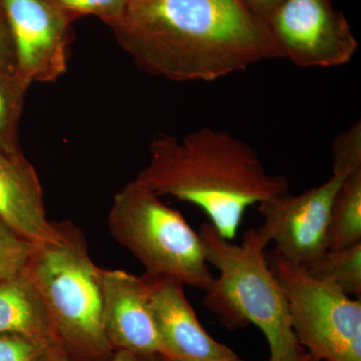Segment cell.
I'll return each instance as SVG.
<instances>
[{
    "instance_id": "1",
    "label": "cell",
    "mask_w": 361,
    "mask_h": 361,
    "mask_svg": "<svg viewBox=\"0 0 361 361\" xmlns=\"http://www.w3.org/2000/svg\"><path fill=\"white\" fill-rule=\"evenodd\" d=\"M109 26L141 70L173 82H214L284 59L247 0H129Z\"/></svg>"
},
{
    "instance_id": "2",
    "label": "cell",
    "mask_w": 361,
    "mask_h": 361,
    "mask_svg": "<svg viewBox=\"0 0 361 361\" xmlns=\"http://www.w3.org/2000/svg\"><path fill=\"white\" fill-rule=\"evenodd\" d=\"M159 197L200 208L223 238L236 237L249 207L288 192L283 176L266 171L250 145L211 128L182 139L157 135L149 160L135 179Z\"/></svg>"
},
{
    "instance_id": "3",
    "label": "cell",
    "mask_w": 361,
    "mask_h": 361,
    "mask_svg": "<svg viewBox=\"0 0 361 361\" xmlns=\"http://www.w3.org/2000/svg\"><path fill=\"white\" fill-rule=\"evenodd\" d=\"M207 261L219 271L205 291L204 305L230 329L256 325L269 344V361H286L301 350L292 329L286 298L267 263L269 243L250 229L241 244L223 238L211 223L199 231Z\"/></svg>"
},
{
    "instance_id": "4",
    "label": "cell",
    "mask_w": 361,
    "mask_h": 361,
    "mask_svg": "<svg viewBox=\"0 0 361 361\" xmlns=\"http://www.w3.org/2000/svg\"><path fill=\"white\" fill-rule=\"evenodd\" d=\"M58 226L56 239L33 245L25 273L44 299L61 349L87 357L106 355L113 348L104 329L102 268L78 227Z\"/></svg>"
},
{
    "instance_id": "5",
    "label": "cell",
    "mask_w": 361,
    "mask_h": 361,
    "mask_svg": "<svg viewBox=\"0 0 361 361\" xmlns=\"http://www.w3.org/2000/svg\"><path fill=\"white\" fill-rule=\"evenodd\" d=\"M111 236L151 276L206 291L214 277L200 234L179 211L133 180L115 195L108 217Z\"/></svg>"
},
{
    "instance_id": "6",
    "label": "cell",
    "mask_w": 361,
    "mask_h": 361,
    "mask_svg": "<svg viewBox=\"0 0 361 361\" xmlns=\"http://www.w3.org/2000/svg\"><path fill=\"white\" fill-rule=\"evenodd\" d=\"M266 259L283 290L298 343L316 360L361 361V299L316 279L274 251Z\"/></svg>"
},
{
    "instance_id": "7",
    "label": "cell",
    "mask_w": 361,
    "mask_h": 361,
    "mask_svg": "<svg viewBox=\"0 0 361 361\" xmlns=\"http://www.w3.org/2000/svg\"><path fill=\"white\" fill-rule=\"evenodd\" d=\"M266 20L284 59L301 68L343 66L358 49L348 21L330 0H283Z\"/></svg>"
},
{
    "instance_id": "8",
    "label": "cell",
    "mask_w": 361,
    "mask_h": 361,
    "mask_svg": "<svg viewBox=\"0 0 361 361\" xmlns=\"http://www.w3.org/2000/svg\"><path fill=\"white\" fill-rule=\"evenodd\" d=\"M344 178L332 175L301 195L287 192L259 204L263 225L258 228L275 253L291 264L310 270L329 251L332 202Z\"/></svg>"
},
{
    "instance_id": "9",
    "label": "cell",
    "mask_w": 361,
    "mask_h": 361,
    "mask_svg": "<svg viewBox=\"0 0 361 361\" xmlns=\"http://www.w3.org/2000/svg\"><path fill=\"white\" fill-rule=\"evenodd\" d=\"M13 39L18 77L56 82L68 70L71 25L75 18L51 0H0Z\"/></svg>"
},
{
    "instance_id": "10",
    "label": "cell",
    "mask_w": 361,
    "mask_h": 361,
    "mask_svg": "<svg viewBox=\"0 0 361 361\" xmlns=\"http://www.w3.org/2000/svg\"><path fill=\"white\" fill-rule=\"evenodd\" d=\"M101 284L104 329L111 348L168 357L149 310L145 277L102 269Z\"/></svg>"
},
{
    "instance_id": "11",
    "label": "cell",
    "mask_w": 361,
    "mask_h": 361,
    "mask_svg": "<svg viewBox=\"0 0 361 361\" xmlns=\"http://www.w3.org/2000/svg\"><path fill=\"white\" fill-rule=\"evenodd\" d=\"M149 310L170 360H233L236 353L216 341L202 326L184 285L168 278L145 274Z\"/></svg>"
},
{
    "instance_id": "12",
    "label": "cell",
    "mask_w": 361,
    "mask_h": 361,
    "mask_svg": "<svg viewBox=\"0 0 361 361\" xmlns=\"http://www.w3.org/2000/svg\"><path fill=\"white\" fill-rule=\"evenodd\" d=\"M0 220L32 245L59 236L58 223L47 220L39 176L23 153L0 151Z\"/></svg>"
},
{
    "instance_id": "13",
    "label": "cell",
    "mask_w": 361,
    "mask_h": 361,
    "mask_svg": "<svg viewBox=\"0 0 361 361\" xmlns=\"http://www.w3.org/2000/svg\"><path fill=\"white\" fill-rule=\"evenodd\" d=\"M0 334H20L61 348L44 299L25 271L0 279Z\"/></svg>"
},
{
    "instance_id": "14",
    "label": "cell",
    "mask_w": 361,
    "mask_h": 361,
    "mask_svg": "<svg viewBox=\"0 0 361 361\" xmlns=\"http://www.w3.org/2000/svg\"><path fill=\"white\" fill-rule=\"evenodd\" d=\"M361 243V171L348 176L337 190L329 219V250Z\"/></svg>"
},
{
    "instance_id": "15",
    "label": "cell",
    "mask_w": 361,
    "mask_h": 361,
    "mask_svg": "<svg viewBox=\"0 0 361 361\" xmlns=\"http://www.w3.org/2000/svg\"><path fill=\"white\" fill-rule=\"evenodd\" d=\"M311 276L334 284L348 296H361V243L329 251L310 270Z\"/></svg>"
},
{
    "instance_id": "16",
    "label": "cell",
    "mask_w": 361,
    "mask_h": 361,
    "mask_svg": "<svg viewBox=\"0 0 361 361\" xmlns=\"http://www.w3.org/2000/svg\"><path fill=\"white\" fill-rule=\"evenodd\" d=\"M28 87L16 73H0V151L8 155L21 154L18 125Z\"/></svg>"
},
{
    "instance_id": "17",
    "label": "cell",
    "mask_w": 361,
    "mask_h": 361,
    "mask_svg": "<svg viewBox=\"0 0 361 361\" xmlns=\"http://www.w3.org/2000/svg\"><path fill=\"white\" fill-rule=\"evenodd\" d=\"M63 355L59 346L20 334H0V361H56Z\"/></svg>"
},
{
    "instance_id": "18",
    "label": "cell",
    "mask_w": 361,
    "mask_h": 361,
    "mask_svg": "<svg viewBox=\"0 0 361 361\" xmlns=\"http://www.w3.org/2000/svg\"><path fill=\"white\" fill-rule=\"evenodd\" d=\"M32 251V243L0 220V279L23 273Z\"/></svg>"
},
{
    "instance_id": "19",
    "label": "cell",
    "mask_w": 361,
    "mask_h": 361,
    "mask_svg": "<svg viewBox=\"0 0 361 361\" xmlns=\"http://www.w3.org/2000/svg\"><path fill=\"white\" fill-rule=\"evenodd\" d=\"M334 174L345 178L361 171V122L337 135L332 144Z\"/></svg>"
},
{
    "instance_id": "20",
    "label": "cell",
    "mask_w": 361,
    "mask_h": 361,
    "mask_svg": "<svg viewBox=\"0 0 361 361\" xmlns=\"http://www.w3.org/2000/svg\"><path fill=\"white\" fill-rule=\"evenodd\" d=\"M77 20L80 16H96L110 25L121 18L129 0H51Z\"/></svg>"
},
{
    "instance_id": "21",
    "label": "cell",
    "mask_w": 361,
    "mask_h": 361,
    "mask_svg": "<svg viewBox=\"0 0 361 361\" xmlns=\"http://www.w3.org/2000/svg\"><path fill=\"white\" fill-rule=\"evenodd\" d=\"M0 73L18 75L13 39H11V30L1 6H0Z\"/></svg>"
},
{
    "instance_id": "22",
    "label": "cell",
    "mask_w": 361,
    "mask_h": 361,
    "mask_svg": "<svg viewBox=\"0 0 361 361\" xmlns=\"http://www.w3.org/2000/svg\"><path fill=\"white\" fill-rule=\"evenodd\" d=\"M168 357L160 355H141L128 350H118L116 355L109 361H167ZM56 361H71L66 355L59 356Z\"/></svg>"
},
{
    "instance_id": "23",
    "label": "cell",
    "mask_w": 361,
    "mask_h": 361,
    "mask_svg": "<svg viewBox=\"0 0 361 361\" xmlns=\"http://www.w3.org/2000/svg\"><path fill=\"white\" fill-rule=\"evenodd\" d=\"M283 0H247L252 8L267 20L268 16Z\"/></svg>"
},
{
    "instance_id": "24",
    "label": "cell",
    "mask_w": 361,
    "mask_h": 361,
    "mask_svg": "<svg viewBox=\"0 0 361 361\" xmlns=\"http://www.w3.org/2000/svg\"><path fill=\"white\" fill-rule=\"evenodd\" d=\"M286 361H325V360H316L312 357L308 353H305L304 349H301L298 353H296L295 355L292 356L291 358H289L288 360Z\"/></svg>"
},
{
    "instance_id": "25",
    "label": "cell",
    "mask_w": 361,
    "mask_h": 361,
    "mask_svg": "<svg viewBox=\"0 0 361 361\" xmlns=\"http://www.w3.org/2000/svg\"><path fill=\"white\" fill-rule=\"evenodd\" d=\"M168 361H242L238 358L233 360H168Z\"/></svg>"
}]
</instances>
